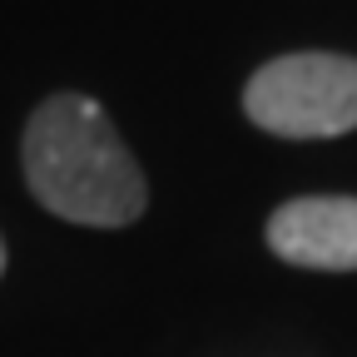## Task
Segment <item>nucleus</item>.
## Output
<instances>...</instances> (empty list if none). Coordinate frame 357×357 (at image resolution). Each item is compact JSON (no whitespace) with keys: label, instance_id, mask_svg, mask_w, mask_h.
Returning a JSON list of instances; mask_svg holds the SVG:
<instances>
[{"label":"nucleus","instance_id":"nucleus-4","mask_svg":"<svg viewBox=\"0 0 357 357\" xmlns=\"http://www.w3.org/2000/svg\"><path fill=\"white\" fill-rule=\"evenodd\" d=\"M0 273H6V238H0Z\"/></svg>","mask_w":357,"mask_h":357},{"label":"nucleus","instance_id":"nucleus-2","mask_svg":"<svg viewBox=\"0 0 357 357\" xmlns=\"http://www.w3.org/2000/svg\"><path fill=\"white\" fill-rule=\"evenodd\" d=\"M243 114L278 139H337L357 129V60L333 50H298L253 70Z\"/></svg>","mask_w":357,"mask_h":357},{"label":"nucleus","instance_id":"nucleus-3","mask_svg":"<svg viewBox=\"0 0 357 357\" xmlns=\"http://www.w3.org/2000/svg\"><path fill=\"white\" fill-rule=\"evenodd\" d=\"M268 248L312 273H357V194L288 199L268 218Z\"/></svg>","mask_w":357,"mask_h":357},{"label":"nucleus","instance_id":"nucleus-1","mask_svg":"<svg viewBox=\"0 0 357 357\" xmlns=\"http://www.w3.org/2000/svg\"><path fill=\"white\" fill-rule=\"evenodd\" d=\"M20 164L30 194L65 223L124 229L144 213L149 184L119 129L89 95H50L25 124Z\"/></svg>","mask_w":357,"mask_h":357}]
</instances>
